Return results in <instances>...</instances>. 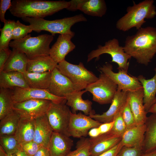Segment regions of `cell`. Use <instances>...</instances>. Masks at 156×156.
I'll return each mask as SVG.
<instances>
[{"label": "cell", "mask_w": 156, "mask_h": 156, "mask_svg": "<svg viewBox=\"0 0 156 156\" xmlns=\"http://www.w3.org/2000/svg\"><path fill=\"white\" fill-rule=\"evenodd\" d=\"M35 124L34 118L21 117L14 135L20 144L33 140Z\"/></svg>", "instance_id": "25"}, {"label": "cell", "mask_w": 156, "mask_h": 156, "mask_svg": "<svg viewBox=\"0 0 156 156\" xmlns=\"http://www.w3.org/2000/svg\"><path fill=\"white\" fill-rule=\"evenodd\" d=\"M123 146L120 141L119 143L110 150L96 156H116Z\"/></svg>", "instance_id": "43"}, {"label": "cell", "mask_w": 156, "mask_h": 156, "mask_svg": "<svg viewBox=\"0 0 156 156\" xmlns=\"http://www.w3.org/2000/svg\"><path fill=\"white\" fill-rule=\"evenodd\" d=\"M16 154L17 156H28L23 151H18Z\"/></svg>", "instance_id": "50"}, {"label": "cell", "mask_w": 156, "mask_h": 156, "mask_svg": "<svg viewBox=\"0 0 156 156\" xmlns=\"http://www.w3.org/2000/svg\"><path fill=\"white\" fill-rule=\"evenodd\" d=\"M153 0H145L136 4L133 1L132 6H128L127 13L116 24L119 30L126 31L135 27L137 30L146 22L145 19H152L156 15V8Z\"/></svg>", "instance_id": "3"}, {"label": "cell", "mask_w": 156, "mask_h": 156, "mask_svg": "<svg viewBox=\"0 0 156 156\" xmlns=\"http://www.w3.org/2000/svg\"><path fill=\"white\" fill-rule=\"evenodd\" d=\"M114 123V121L110 122L102 123L98 127L101 134L110 131L113 127Z\"/></svg>", "instance_id": "44"}, {"label": "cell", "mask_w": 156, "mask_h": 156, "mask_svg": "<svg viewBox=\"0 0 156 156\" xmlns=\"http://www.w3.org/2000/svg\"><path fill=\"white\" fill-rule=\"evenodd\" d=\"M0 20L4 23L6 20L5 18V13L11 7L12 1L11 0H0Z\"/></svg>", "instance_id": "41"}, {"label": "cell", "mask_w": 156, "mask_h": 156, "mask_svg": "<svg viewBox=\"0 0 156 156\" xmlns=\"http://www.w3.org/2000/svg\"><path fill=\"white\" fill-rule=\"evenodd\" d=\"M20 118L13 110L1 120L0 136L14 135Z\"/></svg>", "instance_id": "31"}, {"label": "cell", "mask_w": 156, "mask_h": 156, "mask_svg": "<svg viewBox=\"0 0 156 156\" xmlns=\"http://www.w3.org/2000/svg\"><path fill=\"white\" fill-rule=\"evenodd\" d=\"M33 156H51L49 149L44 146H42Z\"/></svg>", "instance_id": "45"}, {"label": "cell", "mask_w": 156, "mask_h": 156, "mask_svg": "<svg viewBox=\"0 0 156 156\" xmlns=\"http://www.w3.org/2000/svg\"><path fill=\"white\" fill-rule=\"evenodd\" d=\"M99 69L117 85L118 90L129 92L143 89L142 85L137 77L130 75L127 72L123 69H118V72H114L113 66L110 64L106 63L99 67Z\"/></svg>", "instance_id": "10"}, {"label": "cell", "mask_w": 156, "mask_h": 156, "mask_svg": "<svg viewBox=\"0 0 156 156\" xmlns=\"http://www.w3.org/2000/svg\"><path fill=\"white\" fill-rule=\"evenodd\" d=\"M14 103L11 90L0 88V120L13 110Z\"/></svg>", "instance_id": "32"}, {"label": "cell", "mask_w": 156, "mask_h": 156, "mask_svg": "<svg viewBox=\"0 0 156 156\" xmlns=\"http://www.w3.org/2000/svg\"><path fill=\"white\" fill-rule=\"evenodd\" d=\"M20 144L23 151L28 156H33L42 146L33 140Z\"/></svg>", "instance_id": "40"}, {"label": "cell", "mask_w": 156, "mask_h": 156, "mask_svg": "<svg viewBox=\"0 0 156 156\" xmlns=\"http://www.w3.org/2000/svg\"><path fill=\"white\" fill-rule=\"evenodd\" d=\"M141 156H156V150L145 153H143Z\"/></svg>", "instance_id": "47"}, {"label": "cell", "mask_w": 156, "mask_h": 156, "mask_svg": "<svg viewBox=\"0 0 156 156\" xmlns=\"http://www.w3.org/2000/svg\"><path fill=\"white\" fill-rule=\"evenodd\" d=\"M67 9L71 11L79 10L86 14L102 17L106 13L107 7L104 0H72Z\"/></svg>", "instance_id": "15"}, {"label": "cell", "mask_w": 156, "mask_h": 156, "mask_svg": "<svg viewBox=\"0 0 156 156\" xmlns=\"http://www.w3.org/2000/svg\"><path fill=\"white\" fill-rule=\"evenodd\" d=\"M51 72L35 73L26 72L23 74L29 87L48 90L51 81Z\"/></svg>", "instance_id": "30"}, {"label": "cell", "mask_w": 156, "mask_h": 156, "mask_svg": "<svg viewBox=\"0 0 156 156\" xmlns=\"http://www.w3.org/2000/svg\"><path fill=\"white\" fill-rule=\"evenodd\" d=\"M122 137L109 132L95 138H90V155L96 156L112 148L121 141Z\"/></svg>", "instance_id": "18"}, {"label": "cell", "mask_w": 156, "mask_h": 156, "mask_svg": "<svg viewBox=\"0 0 156 156\" xmlns=\"http://www.w3.org/2000/svg\"><path fill=\"white\" fill-rule=\"evenodd\" d=\"M105 53L110 55L111 62L118 64V70L123 69L127 72L129 65L128 61L131 57L125 52L123 47L120 46L118 40L115 38L106 42L103 46L99 45L97 49L92 51L88 55L87 62L94 58H99Z\"/></svg>", "instance_id": "6"}, {"label": "cell", "mask_w": 156, "mask_h": 156, "mask_svg": "<svg viewBox=\"0 0 156 156\" xmlns=\"http://www.w3.org/2000/svg\"><path fill=\"white\" fill-rule=\"evenodd\" d=\"M143 153L142 147L123 146L116 156H141Z\"/></svg>", "instance_id": "39"}, {"label": "cell", "mask_w": 156, "mask_h": 156, "mask_svg": "<svg viewBox=\"0 0 156 156\" xmlns=\"http://www.w3.org/2000/svg\"><path fill=\"white\" fill-rule=\"evenodd\" d=\"M120 112L122 118L126 126V129L136 125L127 98L126 103Z\"/></svg>", "instance_id": "38"}, {"label": "cell", "mask_w": 156, "mask_h": 156, "mask_svg": "<svg viewBox=\"0 0 156 156\" xmlns=\"http://www.w3.org/2000/svg\"><path fill=\"white\" fill-rule=\"evenodd\" d=\"M66 101H51L46 114L53 132L68 136V129L72 112Z\"/></svg>", "instance_id": "7"}, {"label": "cell", "mask_w": 156, "mask_h": 156, "mask_svg": "<svg viewBox=\"0 0 156 156\" xmlns=\"http://www.w3.org/2000/svg\"><path fill=\"white\" fill-rule=\"evenodd\" d=\"M24 21L29 24L31 29L38 33L42 31L50 32L54 36L56 34H73L71 27L75 24L87 21V18L82 14L62 19L48 20L44 18L29 17L21 18Z\"/></svg>", "instance_id": "4"}, {"label": "cell", "mask_w": 156, "mask_h": 156, "mask_svg": "<svg viewBox=\"0 0 156 156\" xmlns=\"http://www.w3.org/2000/svg\"><path fill=\"white\" fill-rule=\"evenodd\" d=\"M7 155L2 147L0 146V156H7Z\"/></svg>", "instance_id": "49"}, {"label": "cell", "mask_w": 156, "mask_h": 156, "mask_svg": "<svg viewBox=\"0 0 156 156\" xmlns=\"http://www.w3.org/2000/svg\"><path fill=\"white\" fill-rule=\"evenodd\" d=\"M64 134L53 132L48 149L51 156H66L71 151L73 140Z\"/></svg>", "instance_id": "20"}, {"label": "cell", "mask_w": 156, "mask_h": 156, "mask_svg": "<svg viewBox=\"0 0 156 156\" xmlns=\"http://www.w3.org/2000/svg\"><path fill=\"white\" fill-rule=\"evenodd\" d=\"M35 124L33 140L41 146L48 148L50 140L53 132L45 114L35 119Z\"/></svg>", "instance_id": "21"}, {"label": "cell", "mask_w": 156, "mask_h": 156, "mask_svg": "<svg viewBox=\"0 0 156 156\" xmlns=\"http://www.w3.org/2000/svg\"><path fill=\"white\" fill-rule=\"evenodd\" d=\"M11 89L14 103L32 99L47 100L53 102H60L66 100L64 97H59L53 95L48 90L31 87H14Z\"/></svg>", "instance_id": "14"}, {"label": "cell", "mask_w": 156, "mask_h": 156, "mask_svg": "<svg viewBox=\"0 0 156 156\" xmlns=\"http://www.w3.org/2000/svg\"><path fill=\"white\" fill-rule=\"evenodd\" d=\"M127 99L136 124H145L147 113L144 105L143 89L128 92Z\"/></svg>", "instance_id": "19"}, {"label": "cell", "mask_w": 156, "mask_h": 156, "mask_svg": "<svg viewBox=\"0 0 156 156\" xmlns=\"http://www.w3.org/2000/svg\"><path fill=\"white\" fill-rule=\"evenodd\" d=\"M98 79L85 89L92 95V100L100 104L111 103L118 86L107 76L101 72Z\"/></svg>", "instance_id": "9"}, {"label": "cell", "mask_w": 156, "mask_h": 156, "mask_svg": "<svg viewBox=\"0 0 156 156\" xmlns=\"http://www.w3.org/2000/svg\"><path fill=\"white\" fill-rule=\"evenodd\" d=\"M101 134L98 127H94L88 131V135L90 138H96Z\"/></svg>", "instance_id": "46"}, {"label": "cell", "mask_w": 156, "mask_h": 156, "mask_svg": "<svg viewBox=\"0 0 156 156\" xmlns=\"http://www.w3.org/2000/svg\"><path fill=\"white\" fill-rule=\"evenodd\" d=\"M51 102L44 99L27 100L14 103L13 110L20 117L35 119L46 114Z\"/></svg>", "instance_id": "11"}, {"label": "cell", "mask_w": 156, "mask_h": 156, "mask_svg": "<svg viewBox=\"0 0 156 156\" xmlns=\"http://www.w3.org/2000/svg\"><path fill=\"white\" fill-rule=\"evenodd\" d=\"M53 39L52 35L43 34L36 37L28 34L22 39L11 41L9 47L24 53L28 59L49 55L50 45Z\"/></svg>", "instance_id": "5"}, {"label": "cell", "mask_w": 156, "mask_h": 156, "mask_svg": "<svg viewBox=\"0 0 156 156\" xmlns=\"http://www.w3.org/2000/svg\"><path fill=\"white\" fill-rule=\"evenodd\" d=\"M126 38L125 52L139 63L147 65L156 54V28L141 27Z\"/></svg>", "instance_id": "1"}, {"label": "cell", "mask_w": 156, "mask_h": 156, "mask_svg": "<svg viewBox=\"0 0 156 156\" xmlns=\"http://www.w3.org/2000/svg\"><path fill=\"white\" fill-rule=\"evenodd\" d=\"M70 1L42 0H13L9 10L13 16L20 18H44L62 10L67 9Z\"/></svg>", "instance_id": "2"}, {"label": "cell", "mask_w": 156, "mask_h": 156, "mask_svg": "<svg viewBox=\"0 0 156 156\" xmlns=\"http://www.w3.org/2000/svg\"><path fill=\"white\" fill-rule=\"evenodd\" d=\"M57 64L49 55L38 56L28 59L26 72L42 73L52 71Z\"/></svg>", "instance_id": "26"}, {"label": "cell", "mask_w": 156, "mask_h": 156, "mask_svg": "<svg viewBox=\"0 0 156 156\" xmlns=\"http://www.w3.org/2000/svg\"><path fill=\"white\" fill-rule=\"evenodd\" d=\"M90 148L89 138H82L77 143L76 149L66 156H90Z\"/></svg>", "instance_id": "35"}, {"label": "cell", "mask_w": 156, "mask_h": 156, "mask_svg": "<svg viewBox=\"0 0 156 156\" xmlns=\"http://www.w3.org/2000/svg\"><path fill=\"white\" fill-rule=\"evenodd\" d=\"M113 121V127L109 132L114 135L122 137L126 130L127 127L120 111L116 116Z\"/></svg>", "instance_id": "37"}, {"label": "cell", "mask_w": 156, "mask_h": 156, "mask_svg": "<svg viewBox=\"0 0 156 156\" xmlns=\"http://www.w3.org/2000/svg\"><path fill=\"white\" fill-rule=\"evenodd\" d=\"M75 33L60 34L50 48L49 55L57 64L65 60L67 55L75 48V45L71 41Z\"/></svg>", "instance_id": "16"}, {"label": "cell", "mask_w": 156, "mask_h": 156, "mask_svg": "<svg viewBox=\"0 0 156 156\" xmlns=\"http://www.w3.org/2000/svg\"><path fill=\"white\" fill-rule=\"evenodd\" d=\"M128 92L117 89L109 109L101 114H93L89 116L101 123L113 121L116 116L121 111L126 103Z\"/></svg>", "instance_id": "17"}, {"label": "cell", "mask_w": 156, "mask_h": 156, "mask_svg": "<svg viewBox=\"0 0 156 156\" xmlns=\"http://www.w3.org/2000/svg\"><path fill=\"white\" fill-rule=\"evenodd\" d=\"M146 128L144 124L127 129L122 137L121 142L123 146L143 147Z\"/></svg>", "instance_id": "23"}, {"label": "cell", "mask_w": 156, "mask_h": 156, "mask_svg": "<svg viewBox=\"0 0 156 156\" xmlns=\"http://www.w3.org/2000/svg\"><path fill=\"white\" fill-rule=\"evenodd\" d=\"M148 113H156V101L150 109Z\"/></svg>", "instance_id": "48"}, {"label": "cell", "mask_w": 156, "mask_h": 156, "mask_svg": "<svg viewBox=\"0 0 156 156\" xmlns=\"http://www.w3.org/2000/svg\"><path fill=\"white\" fill-rule=\"evenodd\" d=\"M15 22L14 20H6L4 23L3 27L1 29L0 50L9 48Z\"/></svg>", "instance_id": "33"}, {"label": "cell", "mask_w": 156, "mask_h": 156, "mask_svg": "<svg viewBox=\"0 0 156 156\" xmlns=\"http://www.w3.org/2000/svg\"><path fill=\"white\" fill-rule=\"evenodd\" d=\"M14 87H29L23 74L15 71L0 72V88L12 89Z\"/></svg>", "instance_id": "27"}, {"label": "cell", "mask_w": 156, "mask_h": 156, "mask_svg": "<svg viewBox=\"0 0 156 156\" xmlns=\"http://www.w3.org/2000/svg\"><path fill=\"white\" fill-rule=\"evenodd\" d=\"M0 144L8 154L16 153L23 151L20 143L14 135L0 136Z\"/></svg>", "instance_id": "34"}, {"label": "cell", "mask_w": 156, "mask_h": 156, "mask_svg": "<svg viewBox=\"0 0 156 156\" xmlns=\"http://www.w3.org/2000/svg\"><path fill=\"white\" fill-rule=\"evenodd\" d=\"M28 60L24 53L17 49L12 48L2 71H17L24 74L26 72Z\"/></svg>", "instance_id": "28"}, {"label": "cell", "mask_w": 156, "mask_h": 156, "mask_svg": "<svg viewBox=\"0 0 156 156\" xmlns=\"http://www.w3.org/2000/svg\"><path fill=\"white\" fill-rule=\"evenodd\" d=\"M32 31L29 25H25L17 20L15 22L12 39L15 40H21Z\"/></svg>", "instance_id": "36"}, {"label": "cell", "mask_w": 156, "mask_h": 156, "mask_svg": "<svg viewBox=\"0 0 156 156\" xmlns=\"http://www.w3.org/2000/svg\"><path fill=\"white\" fill-rule=\"evenodd\" d=\"M7 156H17V155L16 153H15L13 154H8Z\"/></svg>", "instance_id": "51"}, {"label": "cell", "mask_w": 156, "mask_h": 156, "mask_svg": "<svg viewBox=\"0 0 156 156\" xmlns=\"http://www.w3.org/2000/svg\"><path fill=\"white\" fill-rule=\"evenodd\" d=\"M83 89H85L84 87L73 83L62 74L56 67L52 71L48 90L53 95L58 97H64L68 94Z\"/></svg>", "instance_id": "13"}, {"label": "cell", "mask_w": 156, "mask_h": 156, "mask_svg": "<svg viewBox=\"0 0 156 156\" xmlns=\"http://www.w3.org/2000/svg\"><path fill=\"white\" fill-rule=\"evenodd\" d=\"M12 50L9 48L0 50V72L3 70L5 64Z\"/></svg>", "instance_id": "42"}, {"label": "cell", "mask_w": 156, "mask_h": 156, "mask_svg": "<svg viewBox=\"0 0 156 156\" xmlns=\"http://www.w3.org/2000/svg\"><path fill=\"white\" fill-rule=\"evenodd\" d=\"M102 123L81 112L72 113L68 129V136L76 138L85 137L91 129L98 127Z\"/></svg>", "instance_id": "12"}, {"label": "cell", "mask_w": 156, "mask_h": 156, "mask_svg": "<svg viewBox=\"0 0 156 156\" xmlns=\"http://www.w3.org/2000/svg\"><path fill=\"white\" fill-rule=\"evenodd\" d=\"M155 74L150 79H146L140 75L137 78L141 83L144 92V105L146 111H148L156 101V68H155Z\"/></svg>", "instance_id": "24"}, {"label": "cell", "mask_w": 156, "mask_h": 156, "mask_svg": "<svg viewBox=\"0 0 156 156\" xmlns=\"http://www.w3.org/2000/svg\"><path fill=\"white\" fill-rule=\"evenodd\" d=\"M143 146L144 153L156 150V113L147 117Z\"/></svg>", "instance_id": "29"}, {"label": "cell", "mask_w": 156, "mask_h": 156, "mask_svg": "<svg viewBox=\"0 0 156 156\" xmlns=\"http://www.w3.org/2000/svg\"><path fill=\"white\" fill-rule=\"evenodd\" d=\"M56 67L73 83L85 89L99 78L92 72L87 69L81 62L78 64H74L64 60L58 63Z\"/></svg>", "instance_id": "8"}, {"label": "cell", "mask_w": 156, "mask_h": 156, "mask_svg": "<svg viewBox=\"0 0 156 156\" xmlns=\"http://www.w3.org/2000/svg\"><path fill=\"white\" fill-rule=\"evenodd\" d=\"M86 91L85 90L77 91L66 95V105L72 108V113H76L78 111H81L86 115L95 114L92 109V102L89 100H83V94Z\"/></svg>", "instance_id": "22"}]
</instances>
